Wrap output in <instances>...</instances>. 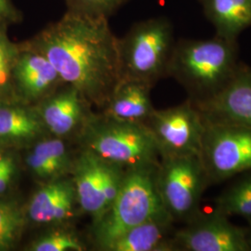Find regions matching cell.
Instances as JSON below:
<instances>
[{
	"label": "cell",
	"mask_w": 251,
	"mask_h": 251,
	"mask_svg": "<svg viewBox=\"0 0 251 251\" xmlns=\"http://www.w3.org/2000/svg\"><path fill=\"white\" fill-rule=\"evenodd\" d=\"M27 43L53 64L65 84L102 110L121 80L119 37L109 18L66 10Z\"/></svg>",
	"instance_id": "cell-1"
},
{
	"label": "cell",
	"mask_w": 251,
	"mask_h": 251,
	"mask_svg": "<svg viewBox=\"0 0 251 251\" xmlns=\"http://www.w3.org/2000/svg\"><path fill=\"white\" fill-rule=\"evenodd\" d=\"M240 64L237 40L217 35L208 39H179L167 76L179 83L188 100L200 105L225 89Z\"/></svg>",
	"instance_id": "cell-2"
},
{
	"label": "cell",
	"mask_w": 251,
	"mask_h": 251,
	"mask_svg": "<svg viewBox=\"0 0 251 251\" xmlns=\"http://www.w3.org/2000/svg\"><path fill=\"white\" fill-rule=\"evenodd\" d=\"M158 165L126 170L113 204L92 223L91 239L98 250L103 251L110 243L135 226L152 219L170 216L164 208L156 187Z\"/></svg>",
	"instance_id": "cell-3"
},
{
	"label": "cell",
	"mask_w": 251,
	"mask_h": 251,
	"mask_svg": "<svg viewBox=\"0 0 251 251\" xmlns=\"http://www.w3.org/2000/svg\"><path fill=\"white\" fill-rule=\"evenodd\" d=\"M75 144L125 170L158 165L157 144L145 124L93 114Z\"/></svg>",
	"instance_id": "cell-4"
},
{
	"label": "cell",
	"mask_w": 251,
	"mask_h": 251,
	"mask_svg": "<svg viewBox=\"0 0 251 251\" xmlns=\"http://www.w3.org/2000/svg\"><path fill=\"white\" fill-rule=\"evenodd\" d=\"M175 44L170 19L157 16L136 23L119 38L121 79L142 81L153 87L168 75Z\"/></svg>",
	"instance_id": "cell-5"
},
{
	"label": "cell",
	"mask_w": 251,
	"mask_h": 251,
	"mask_svg": "<svg viewBox=\"0 0 251 251\" xmlns=\"http://www.w3.org/2000/svg\"><path fill=\"white\" fill-rule=\"evenodd\" d=\"M211 185L200 156L162 157L156 187L164 208L174 222L188 223L200 213V204Z\"/></svg>",
	"instance_id": "cell-6"
},
{
	"label": "cell",
	"mask_w": 251,
	"mask_h": 251,
	"mask_svg": "<svg viewBox=\"0 0 251 251\" xmlns=\"http://www.w3.org/2000/svg\"><path fill=\"white\" fill-rule=\"evenodd\" d=\"M200 158L210 184L251 171V128L206 122Z\"/></svg>",
	"instance_id": "cell-7"
},
{
	"label": "cell",
	"mask_w": 251,
	"mask_h": 251,
	"mask_svg": "<svg viewBox=\"0 0 251 251\" xmlns=\"http://www.w3.org/2000/svg\"><path fill=\"white\" fill-rule=\"evenodd\" d=\"M125 172V169L79 147L71 178L81 211L91 216L93 222L103 215L117 198Z\"/></svg>",
	"instance_id": "cell-8"
},
{
	"label": "cell",
	"mask_w": 251,
	"mask_h": 251,
	"mask_svg": "<svg viewBox=\"0 0 251 251\" xmlns=\"http://www.w3.org/2000/svg\"><path fill=\"white\" fill-rule=\"evenodd\" d=\"M157 144L160 156H200L206 120L190 100L152 112L145 123Z\"/></svg>",
	"instance_id": "cell-9"
},
{
	"label": "cell",
	"mask_w": 251,
	"mask_h": 251,
	"mask_svg": "<svg viewBox=\"0 0 251 251\" xmlns=\"http://www.w3.org/2000/svg\"><path fill=\"white\" fill-rule=\"evenodd\" d=\"M175 251H251L246 239V227L230 222L229 217L214 209L200 213L173 233Z\"/></svg>",
	"instance_id": "cell-10"
},
{
	"label": "cell",
	"mask_w": 251,
	"mask_h": 251,
	"mask_svg": "<svg viewBox=\"0 0 251 251\" xmlns=\"http://www.w3.org/2000/svg\"><path fill=\"white\" fill-rule=\"evenodd\" d=\"M49 134L75 143L93 116L92 106L76 89L63 84L36 105Z\"/></svg>",
	"instance_id": "cell-11"
},
{
	"label": "cell",
	"mask_w": 251,
	"mask_h": 251,
	"mask_svg": "<svg viewBox=\"0 0 251 251\" xmlns=\"http://www.w3.org/2000/svg\"><path fill=\"white\" fill-rule=\"evenodd\" d=\"M13 68V87L16 99L36 106L64 84L60 74L44 54L26 41L19 44Z\"/></svg>",
	"instance_id": "cell-12"
},
{
	"label": "cell",
	"mask_w": 251,
	"mask_h": 251,
	"mask_svg": "<svg viewBox=\"0 0 251 251\" xmlns=\"http://www.w3.org/2000/svg\"><path fill=\"white\" fill-rule=\"evenodd\" d=\"M206 122L251 128V67L241 63L227 86L215 97L196 105Z\"/></svg>",
	"instance_id": "cell-13"
},
{
	"label": "cell",
	"mask_w": 251,
	"mask_h": 251,
	"mask_svg": "<svg viewBox=\"0 0 251 251\" xmlns=\"http://www.w3.org/2000/svg\"><path fill=\"white\" fill-rule=\"evenodd\" d=\"M25 209L27 221L36 225L68 224L80 210L71 176L40 183Z\"/></svg>",
	"instance_id": "cell-14"
},
{
	"label": "cell",
	"mask_w": 251,
	"mask_h": 251,
	"mask_svg": "<svg viewBox=\"0 0 251 251\" xmlns=\"http://www.w3.org/2000/svg\"><path fill=\"white\" fill-rule=\"evenodd\" d=\"M69 144L61 138L47 135L25 148V167L39 184L71 176L75 152Z\"/></svg>",
	"instance_id": "cell-15"
},
{
	"label": "cell",
	"mask_w": 251,
	"mask_h": 251,
	"mask_svg": "<svg viewBox=\"0 0 251 251\" xmlns=\"http://www.w3.org/2000/svg\"><path fill=\"white\" fill-rule=\"evenodd\" d=\"M47 135L36 106L18 100L0 101V146L25 149Z\"/></svg>",
	"instance_id": "cell-16"
},
{
	"label": "cell",
	"mask_w": 251,
	"mask_h": 251,
	"mask_svg": "<svg viewBox=\"0 0 251 251\" xmlns=\"http://www.w3.org/2000/svg\"><path fill=\"white\" fill-rule=\"evenodd\" d=\"M152 89L142 81L123 78L113 91L101 114L121 121L145 124L154 111L151 100Z\"/></svg>",
	"instance_id": "cell-17"
},
{
	"label": "cell",
	"mask_w": 251,
	"mask_h": 251,
	"mask_svg": "<svg viewBox=\"0 0 251 251\" xmlns=\"http://www.w3.org/2000/svg\"><path fill=\"white\" fill-rule=\"evenodd\" d=\"M170 216L152 219L135 226L110 243L104 251H173L172 225Z\"/></svg>",
	"instance_id": "cell-18"
},
{
	"label": "cell",
	"mask_w": 251,
	"mask_h": 251,
	"mask_svg": "<svg viewBox=\"0 0 251 251\" xmlns=\"http://www.w3.org/2000/svg\"><path fill=\"white\" fill-rule=\"evenodd\" d=\"M216 35L237 40L251 27V0H198Z\"/></svg>",
	"instance_id": "cell-19"
},
{
	"label": "cell",
	"mask_w": 251,
	"mask_h": 251,
	"mask_svg": "<svg viewBox=\"0 0 251 251\" xmlns=\"http://www.w3.org/2000/svg\"><path fill=\"white\" fill-rule=\"evenodd\" d=\"M214 209L228 217L251 218V171L245 172L216 198Z\"/></svg>",
	"instance_id": "cell-20"
},
{
	"label": "cell",
	"mask_w": 251,
	"mask_h": 251,
	"mask_svg": "<svg viewBox=\"0 0 251 251\" xmlns=\"http://www.w3.org/2000/svg\"><path fill=\"white\" fill-rule=\"evenodd\" d=\"M25 209L13 199L0 198V251L11 250L27 224Z\"/></svg>",
	"instance_id": "cell-21"
},
{
	"label": "cell",
	"mask_w": 251,
	"mask_h": 251,
	"mask_svg": "<svg viewBox=\"0 0 251 251\" xmlns=\"http://www.w3.org/2000/svg\"><path fill=\"white\" fill-rule=\"evenodd\" d=\"M87 245L71 227L65 225L50 226L45 233L30 243V251H84Z\"/></svg>",
	"instance_id": "cell-22"
},
{
	"label": "cell",
	"mask_w": 251,
	"mask_h": 251,
	"mask_svg": "<svg viewBox=\"0 0 251 251\" xmlns=\"http://www.w3.org/2000/svg\"><path fill=\"white\" fill-rule=\"evenodd\" d=\"M8 25L0 23V101L17 100L13 87V68L20 47L9 39Z\"/></svg>",
	"instance_id": "cell-23"
},
{
	"label": "cell",
	"mask_w": 251,
	"mask_h": 251,
	"mask_svg": "<svg viewBox=\"0 0 251 251\" xmlns=\"http://www.w3.org/2000/svg\"><path fill=\"white\" fill-rule=\"evenodd\" d=\"M129 0H64L66 10L110 18Z\"/></svg>",
	"instance_id": "cell-24"
},
{
	"label": "cell",
	"mask_w": 251,
	"mask_h": 251,
	"mask_svg": "<svg viewBox=\"0 0 251 251\" xmlns=\"http://www.w3.org/2000/svg\"><path fill=\"white\" fill-rule=\"evenodd\" d=\"M18 161L11 148L0 146V197L9 191L18 173Z\"/></svg>",
	"instance_id": "cell-25"
},
{
	"label": "cell",
	"mask_w": 251,
	"mask_h": 251,
	"mask_svg": "<svg viewBox=\"0 0 251 251\" xmlns=\"http://www.w3.org/2000/svg\"><path fill=\"white\" fill-rule=\"evenodd\" d=\"M22 13L12 0H0V23L2 24H17L22 20Z\"/></svg>",
	"instance_id": "cell-26"
},
{
	"label": "cell",
	"mask_w": 251,
	"mask_h": 251,
	"mask_svg": "<svg viewBox=\"0 0 251 251\" xmlns=\"http://www.w3.org/2000/svg\"><path fill=\"white\" fill-rule=\"evenodd\" d=\"M247 221H248V226L246 227V239L249 245L250 251H251V218L247 219Z\"/></svg>",
	"instance_id": "cell-27"
}]
</instances>
